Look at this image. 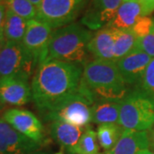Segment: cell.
I'll use <instances>...</instances> for the list:
<instances>
[{"mask_svg":"<svg viewBox=\"0 0 154 154\" xmlns=\"http://www.w3.org/2000/svg\"><path fill=\"white\" fill-rule=\"evenodd\" d=\"M90 0H42L36 18L52 29L71 24L87 8Z\"/></svg>","mask_w":154,"mask_h":154,"instance_id":"cell-5","label":"cell"},{"mask_svg":"<svg viewBox=\"0 0 154 154\" xmlns=\"http://www.w3.org/2000/svg\"><path fill=\"white\" fill-rule=\"evenodd\" d=\"M146 16L139 0L122 1L113 19L106 26L116 29H131L141 17Z\"/></svg>","mask_w":154,"mask_h":154,"instance_id":"cell-16","label":"cell"},{"mask_svg":"<svg viewBox=\"0 0 154 154\" xmlns=\"http://www.w3.org/2000/svg\"><path fill=\"white\" fill-rule=\"evenodd\" d=\"M56 154H63V153H61V152H58V153H56Z\"/></svg>","mask_w":154,"mask_h":154,"instance_id":"cell-34","label":"cell"},{"mask_svg":"<svg viewBox=\"0 0 154 154\" xmlns=\"http://www.w3.org/2000/svg\"><path fill=\"white\" fill-rule=\"evenodd\" d=\"M123 128L118 124H100L97 128V136L100 146L108 152L115 146L121 137Z\"/></svg>","mask_w":154,"mask_h":154,"instance_id":"cell-21","label":"cell"},{"mask_svg":"<svg viewBox=\"0 0 154 154\" xmlns=\"http://www.w3.org/2000/svg\"><path fill=\"white\" fill-rule=\"evenodd\" d=\"M37 64L22 43L6 41L0 52V79L20 75L27 79L33 76Z\"/></svg>","mask_w":154,"mask_h":154,"instance_id":"cell-7","label":"cell"},{"mask_svg":"<svg viewBox=\"0 0 154 154\" xmlns=\"http://www.w3.org/2000/svg\"><path fill=\"white\" fill-rule=\"evenodd\" d=\"M122 0H90L81 23L91 31L105 28L113 19Z\"/></svg>","mask_w":154,"mask_h":154,"instance_id":"cell-11","label":"cell"},{"mask_svg":"<svg viewBox=\"0 0 154 154\" xmlns=\"http://www.w3.org/2000/svg\"><path fill=\"white\" fill-rule=\"evenodd\" d=\"M122 1H127V0H122Z\"/></svg>","mask_w":154,"mask_h":154,"instance_id":"cell-35","label":"cell"},{"mask_svg":"<svg viewBox=\"0 0 154 154\" xmlns=\"http://www.w3.org/2000/svg\"><path fill=\"white\" fill-rule=\"evenodd\" d=\"M121 102H98L93 105V122L97 124H118Z\"/></svg>","mask_w":154,"mask_h":154,"instance_id":"cell-18","label":"cell"},{"mask_svg":"<svg viewBox=\"0 0 154 154\" xmlns=\"http://www.w3.org/2000/svg\"><path fill=\"white\" fill-rule=\"evenodd\" d=\"M42 144L23 135L0 118V154H42Z\"/></svg>","mask_w":154,"mask_h":154,"instance_id":"cell-10","label":"cell"},{"mask_svg":"<svg viewBox=\"0 0 154 154\" xmlns=\"http://www.w3.org/2000/svg\"><path fill=\"white\" fill-rule=\"evenodd\" d=\"M152 57L140 48H134L128 55L116 61L118 69L128 87L136 88Z\"/></svg>","mask_w":154,"mask_h":154,"instance_id":"cell-13","label":"cell"},{"mask_svg":"<svg viewBox=\"0 0 154 154\" xmlns=\"http://www.w3.org/2000/svg\"><path fill=\"white\" fill-rule=\"evenodd\" d=\"M86 128L73 125L63 121H52L51 124V133L52 137L62 147L69 152L78 143Z\"/></svg>","mask_w":154,"mask_h":154,"instance_id":"cell-17","label":"cell"},{"mask_svg":"<svg viewBox=\"0 0 154 154\" xmlns=\"http://www.w3.org/2000/svg\"><path fill=\"white\" fill-rule=\"evenodd\" d=\"M83 68L59 60L38 63L31 82L32 99L38 110L47 113L56 105L77 93Z\"/></svg>","mask_w":154,"mask_h":154,"instance_id":"cell-1","label":"cell"},{"mask_svg":"<svg viewBox=\"0 0 154 154\" xmlns=\"http://www.w3.org/2000/svg\"><path fill=\"white\" fill-rule=\"evenodd\" d=\"M94 35L88 28L73 22L53 29L45 60H59L84 66L90 62L88 45Z\"/></svg>","mask_w":154,"mask_h":154,"instance_id":"cell-3","label":"cell"},{"mask_svg":"<svg viewBox=\"0 0 154 154\" xmlns=\"http://www.w3.org/2000/svg\"><path fill=\"white\" fill-rule=\"evenodd\" d=\"M93 105L87 96L77 91L45 113V116L51 122L57 120L87 128L93 122Z\"/></svg>","mask_w":154,"mask_h":154,"instance_id":"cell-6","label":"cell"},{"mask_svg":"<svg viewBox=\"0 0 154 154\" xmlns=\"http://www.w3.org/2000/svg\"><path fill=\"white\" fill-rule=\"evenodd\" d=\"M5 0H0V2H5Z\"/></svg>","mask_w":154,"mask_h":154,"instance_id":"cell-33","label":"cell"},{"mask_svg":"<svg viewBox=\"0 0 154 154\" xmlns=\"http://www.w3.org/2000/svg\"><path fill=\"white\" fill-rule=\"evenodd\" d=\"M154 27V18L149 16L141 17L131 28L137 39L144 38L151 33Z\"/></svg>","mask_w":154,"mask_h":154,"instance_id":"cell-25","label":"cell"},{"mask_svg":"<svg viewBox=\"0 0 154 154\" xmlns=\"http://www.w3.org/2000/svg\"><path fill=\"white\" fill-rule=\"evenodd\" d=\"M115 29L105 27L94 33L88 45L89 54L94 59L114 61Z\"/></svg>","mask_w":154,"mask_h":154,"instance_id":"cell-14","label":"cell"},{"mask_svg":"<svg viewBox=\"0 0 154 154\" xmlns=\"http://www.w3.org/2000/svg\"><path fill=\"white\" fill-rule=\"evenodd\" d=\"M97 132L92 127L86 128L78 143L73 147L71 154H99V146Z\"/></svg>","mask_w":154,"mask_h":154,"instance_id":"cell-22","label":"cell"},{"mask_svg":"<svg viewBox=\"0 0 154 154\" xmlns=\"http://www.w3.org/2000/svg\"><path fill=\"white\" fill-rule=\"evenodd\" d=\"M6 39L5 38V35H4V33H0V52L3 49V47L5 46V44Z\"/></svg>","mask_w":154,"mask_h":154,"instance_id":"cell-30","label":"cell"},{"mask_svg":"<svg viewBox=\"0 0 154 154\" xmlns=\"http://www.w3.org/2000/svg\"><path fill=\"white\" fill-rule=\"evenodd\" d=\"M78 91L93 103L121 102L131 89L124 82L115 61L94 59L83 68Z\"/></svg>","mask_w":154,"mask_h":154,"instance_id":"cell-2","label":"cell"},{"mask_svg":"<svg viewBox=\"0 0 154 154\" xmlns=\"http://www.w3.org/2000/svg\"><path fill=\"white\" fill-rule=\"evenodd\" d=\"M28 79L11 75L0 79V103L12 106H22L32 99L31 85Z\"/></svg>","mask_w":154,"mask_h":154,"instance_id":"cell-12","label":"cell"},{"mask_svg":"<svg viewBox=\"0 0 154 154\" xmlns=\"http://www.w3.org/2000/svg\"><path fill=\"white\" fill-rule=\"evenodd\" d=\"M5 3L8 10L28 22L36 18L37 7L29 0H5Z\"/></svg>","mask_w":154,"mask_h":154,"instance_id":"cell-23","label":"cell"},{"mask_svg":"<svg viewBox=\"0 0 154 154\" xmlns=\"http://www.w3.org/2000/svg\"><path fill=\"white\" fill-rule=\"evenodd\" d=\"M114 29V61L116 62L137 47V38L131 29Z\"/></svg>","mask_w":154,"mask_h":154,"instance_id":"cell-20","label":"cell"},{"mask_svg":"<svg viewBox=\"0 0 154 154\" xmlns=\"http://www.w3.org/2000/svg\"><path fill=\"white\" fill-rule=\"evenodd\" d=\"M139 2L143 7L146 16L151 15L154 11V0H139Z\"/></svg>","mask_w":154,"mask_h":154,"instance_id":"cell-28","label":"cell"},{"mask_svg":"<svg viewBox=\"0 0 154 154\" xmlns=\"http://www.w3.org/2000/svg\"><path fill=\"white\" fill-rule=\"evenodd\" d=\"M138 154H154V152L150 151L149 149H145V150H142L141 152H140Z\"/></svg>","mask_w":154,"mask_h":154,"instance_id":"cell-31","label":"cell"},{"mask_svg":"<svg viewBox=\"0 0 154 154\" xmlns=\"http://www.w3.org/2000/svg\"><path fill=\"white\" fill-rule=\"evenodd\" d=\"M33 5H34L36 6L37 8H38V6L39 5V4H40V2L42 1V0H29Z\"/></svg>","mask_w":154,"mask_h":154,"instance_id":"cell-32","label":"cell"},{"mask_svg":"<svg viewBox=\"0 0 154 154\" xmlns=\"http://www.w3.org/2000/svg\"><path fill=\"white\" fill-rule=\"evenodd\" d=\"M152 102L154 106V58L152 59L144 72L141 80L136 88Z\"/></svg>","mask_w":154,"mask_h":154,"instance_id":"cell-24","label":"cell"},{"mask_svg":"<svg viewBox=\"0 0 154 154\" xmlns=\"http://www.w3.org/2000/svg\"><path fill=\"white\" fill-rule=\"evenodd\" d=\"M7 6L5 2H0V33H4V26L5 22Z\"/></svg>","mask_w":154,"mask_h":154,"instance_id":"cell-27","label":"cell"},{"mask_svg":"<svg viewBox=\"0 0 154 154\" xmlns=\"http://www.w3.org/2000/svg\"><path fill=\"white\" fill-rule=\"evenodd\" d=\"M148 131H135L123 129L121 137L113 148L105 154H138L149 149Z\"/></svg>","mask_w":154,"mask_h":154,"instance_id":"cell-15","label":"cell"},{"mask_svg":"<svg viewBox=\"0 0 154 154\" xmlns=\"http://www.w3.org/2000/svg\"><path fill=\"white\" fill-rule=\"evenodd\" d=\"M2 118L17 132L37 143L44 144V127L33 112L22 108H11L4 112Z\"/></svg>","mask_w":154,"mask_h":154,"instance_id":"cell-9","label":"cell"},{"mask_svg":"<svg viewBox=\"0 0 154 154\" xmlns=\"http://www.w3.org/2000/svg\"><path fill=\"white\" fill-rule=\"evenodd\" d=\"M52 32L53 29L50 26L37 19L28 22L27 30L22 44L33 57L37 66L46 59Z\"/></svg>","mask_w":154,"mask_h":154,"instance_id":"cell-8","label":"cell"},{"mask_svg":"<svg viewBox=\"0 0 154 154\" xmlns=\"http://www.w3.org/2000/svg\"><path fill=\"white\" fill-rule=\"evenodd\" d=\"M149 140H150V146L154 151V126L149 130Z\"/></svg>","mask_w":154,"mask_h":154,"instance_id":"cell-29","label":"cell"},{"mask_svg":"<svg viewBox=\"0 0 154 154\" xmlns=\"http://www.w3.org/2000/svg\"><path fill=\"white\" fill-rule=\"evenodd\" d=\"M118 125L135 131H148L154 126L153 105L136 88L122 101Z\"/></svg>","mask_w":154,"mask_h":154,"instance_id":"cell-4","label":"cell"},{"mask_svg":"<svg viewBox=\"0 0 154 154\" xmlns=\"http://www.w3.org/2000/svg\"><path fill=\"white\" fill-rule=\"evenodd\" d=\"M137 47L154 58V27L149 34L137 39Z\"/></svg>","mask_w":154,"mask_h":154,"instance_id":"cell-26","label":"cell"},{"mask_svg":"<svg viewBox=\"0 0 154 154\" xmlns=\"http://www.w3.org/2000/svg\"><path fill=\"white\" fill-rule=\"evenodd\" d=\"M28 21L7 10L5 22L4 26V35L6 41L22 43L27 30Z\"/></svg>","mask_w":154,"mask_h":154,"instance_id":"cell-19","label":"cell"},{"mask_svg":"<svg viewBox=\"0 0 154 154\" xmlns=\"http://www.w3.org/2000/svg\"><path fill=\"white\" fill-rule=\"evenodd\" d=\"M104 154H105V153H104Z\"/></svg>","mask_w":154,"mask_h":154,"instance_id":"cell-36","label":"cell"}]
</instances>
